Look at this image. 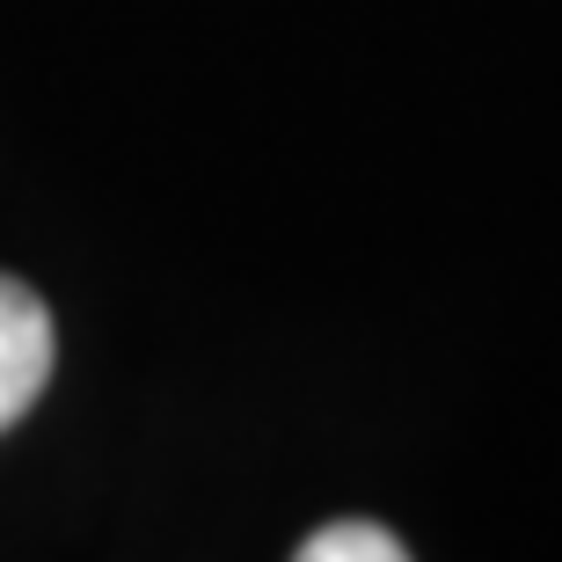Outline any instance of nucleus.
Wrapping results in <instances>:
<instances>
[{
	"label": "nucleus",
	"instance_id": "obj_1",
	"mask_svg": "<svg viewBox=\"0 0 562 562\" xmlns=\"http://www.w3.org/2000/svg\"><path fill=\"white\" fill-rule=\"evenodd\" d=\"M52 358H59L52 307L22 278H0V431L30 417V402L52 380Z\"/></svg>",
	"mask_w": 562,
	"mask_h": 562
},
{
	"label": "nucleus",
	"instance_id": "obj_2",
	"mask_svg": "<svg viewBox=\"0 0 562 562\" xmlns=\"http://www.w3.org/2000/svg\"><path fill=\"white\" fill-rule=\"evenodd\" d=\"M292 562H409V548L373 519H336V526H322V533H307Z\"/></svg>",
	"mask_w": 562,
	"mask_h": 562
}]
</instances>
